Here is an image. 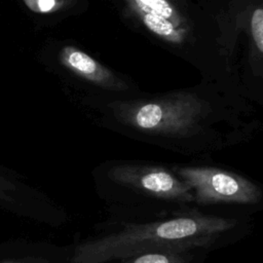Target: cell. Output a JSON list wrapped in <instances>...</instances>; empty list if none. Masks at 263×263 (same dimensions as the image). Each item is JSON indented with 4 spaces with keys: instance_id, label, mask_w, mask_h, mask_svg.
<instances>
[{
    "instance_id": "obj_1",
    "label": "cell",
    "mask_w": 263,
    "mask_h": 263,
    "mask_svg": "<svg viewBox=\"0 0 263 263\" xmlns=\"http://www.w3.org/2000/svg\"><path fill=\"white\" fill-rule=\"evenodd\" d=\"M107 108L114 125L132 139L182 154L211 152L253 130L246 107L213 86L118 97Z\"/></svg>"
},
{
    "instance_id": "obj_2",
    "label": "cell",
    "mask_w": 263,
    "mask_h": 263,
    "mask_svg": "<svg viewBox=\"0 0 263 263\" xmlns=\"http://www.w3.org/2000/svg\"><path fill=\"white\" fill-rule=\"evenodd\" d=\"M237 225L235 219L194 209L156 221L127 223L116 232L79 245L71 263H104L154 250L190 252L209 248Z\"/></svg>"
},
{
    "instance_id": "obj_3",
    "label": "cell",
    "mask_w": 263,
    "mask_h": 263,
    "mask_svg": "<svg viewBox=\"0 0 263 263\" xmlns=\"http://www.w3.org/2000/svg\"><path fill=\"white\" fill-rule=\"evenodd\" d=\"M122 14L152 41L198 67L209 59L208 43L221 46L228 53L231 50L226 29L214 32L210 26L215 21L206 23L208 15L201 16L198 8L184 1L125 0Z\"/></svg>"
},
{
    "instance_id": "obj_4",
    "label": "cell",
    "mask_w": 263,
    "mask_h": 263,
    "mask_svg": "<svg viewBox=\"0 0 263 263\" xmlns=\"http://www.w3.org/2000/svg\"><path fill=\"white\" fill-rule=\"evenodd\" d=\"M105 193L125 205L178 214L195 204L191 189L171 166L142 161H117L102 173Z\"/></svg>"
},
{
    "instance_id": "obj_5",
    "label": "cell",
    "mask_w": 263,
    "mask_h": 263,
    "mask_svg": "<svg viewBox=\"0 0 263 263\" xmlns=\"http://www.w3.org/2000/svg\"><path fill=\"white\" fill-rule=\"evenodd\" d=\"M171 167L191 189L197 205H256L263 199V189L236 173L205 165L175 164Z\"/></svg>"
},
{
    "instance_id": "obj_6",
    "label": "cell",
    "mask_w": 263,
    "mask_h": 263,
    "mask_svg": "<svg viewBox=\"0 0 263 263\" xmlns=\"http://www.w3.org/2000/svg\"><path fill=\"white\" fill-rule=\"evenodd\" d=\"M59 61L63 67L75 76L104 90L114 92L118 95V97L139 92L134 83L128 82L125 78L114 73L96 59L75 46H64L60 50Z\"/></svg>"
},
{
    "instance_id": "obj_7",
    "label": "cell",
    "mask_w": 263,
    "mask_h": 263,
    "mask_svg": "<svg viewBox=\"0 0 263 263\" xmlns=\"http://www.w3.org/2000/svg\"><path fill=\"white\" fill-rule=\"evenodd\" d=\"M248 25L251 38L250 61L252 66L259 71L260 66L263 68V1L251 8Z\"/></svg>"
},
{
    "instance_id": "obj_8",
    "label": "cell",
    "mask_w": 263,
    "mask_h": 263,
    "mask_svg": "<svg viewBox=\"0 0 263 263\" xmlns=\"http://www.w3.org/2000/svg\"><path fill=\"white\" fill-rule=\"evenodd\" d=\"M190 252L180 250H154L121 259V263H187Z\"/></svg>"
},
{
    "instance_id": "obj_9",
    "label": "cell",
    "mask_w": 263,
    "mask_h": 263,
    "mask_svg": "<svg viewBox=\"0 0 263 263\" xmlns=\"http://www.w3.org/2000/svg\"><path fill=\"white\" fill-rule=\"evenodd\" d=\"M23 3L30 11L34 13L48 14L63 10L72 2L62 0H25Z\"/></svg>"
},
{
    "instance_id": "obj_10",
    "label": "cell",
    "mask_w": 263,
    "mask_h": 263,
    "mask_svg": "<svg viewBox=\"0 0 263 263\" xmlns=\"http://www.w3.org/2000/svg\"><path fill=\"white\" fill-rule=\"evenodd\" d=\"M3 263H47V262H3Z\"/></svg>"
}]
</instances>
